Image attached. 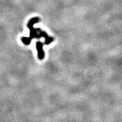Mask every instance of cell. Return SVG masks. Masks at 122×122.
Segmentation results:
<instances>
[{"mask_svg":"<svg viewBox=\"0 0 122 122\" xmlns=\"http://www.w3.org/2000/svg\"><path fill=\"white\" fill-rule=\"evenodd\" d=\"M39 22V18L37 17L33 18L29 21V22L27 24V27L30 30V33H29V37H22L21 39L23 43L25 45H29L31 42V40L34 38L39 39L41 37H44L45 38V44L48 45L52 42H53L54 39L53 37L49 36L48 34L45 31H42L40 28H34L33 27V25L37 22Z\"/></svg>","mask_w":122,"mask_h":122,"instance_id":"6da1fadb","label":"cell"},{"mask_svg":"<svg viewBox=\"0 0 122 122\" xmlns=\"http://www.w3.org/2000/svg\"><path fill=\"white\" fill-rule=\"evenodd\" d=\"M43 46L44 44L40 41H37L36 43V49L37 50V55H38V58L40 60L43 59L44 57V52L43 51Z\"/></svg>","mask_w":122,"mask_h":122,"instance_id":"7a4b0ae2","label":"cell"}]
</instances>
